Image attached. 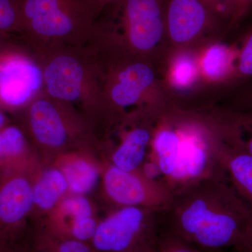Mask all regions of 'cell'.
Listing matches in <instances>:
<instances>
[{
	"label": "cell",
	"instance_id": "cell-13",
	"mask_svg": "<svg viewBox=\"0 0 252 252\" xmlns=\"http://www.w3.org/2000/svg\"><path fill=\"white\" fill-rule=\"evenodd\" d=\"M43 74L48 93L54 98L72 102L81 97L85 72L79 60L59 55L51 60Z\"/></svg>",
	"mask_w": 252,
	"mask_h": 252
},
{
	"label": "cell",
	"instance_id": "cell-15",
	"mask_svg": "<svg viewBox=\"0 0 252 252\" xmlns=\"http://www.w3.org/2000/svg\"><path fill=\"white\" fill-rule=\"evenodd\" d=\"M54 165L64 175L69 193L86 195L102 180V163L83 152H63L56 156Z\"/></svg>",
	"mask_w": 252,
	"mask_h": 252
},
{
	"label": "cell",
	"instance_id": "cell-27",
	"mask_svg": "<svg viewBox=\"0 0 252 252\" xmlns=\"http://www.w3.org/2000/svg\"><path fill=\"white\" fill-rule=\"evenodd\" d=\"M93 1L94 2L96 12L98 15L107 6L117 5L120 3L122 0H93Z\"/></svg>",
	"mask_w": 252,
	"mask_h": 252
},
{
	"label": "cell",
	"instance_id": "cell-3",
	"mask_svg": "<svg viewBox=\"0 0 252 252\" xmlns=\"http://www.w3.org/2000/svg\"><path fill=\"white\" fill-rule=\"evenodd\" d=\"M160 212L142 207L114 209L99 220L91 248L94 252H155Z\"/></svg>",
	"mask_w": 252,
	"mask_h": 252
},
{
	"label": "cell",
	"instance_id": "cell-30",
	"mask_svg": "<svg viewBox=\"0 0 252 252\" xmlns=\"http://www.w3.org/2000/svg\"><path fill=\"white\" fill-rule=\"evenodd\" d=\"M251 102H252V94H251Z\"/></svg>",
	"mask_w": 252,
	"mask_h": 252
},
{
	"label": "cell",
	"instance_id": "cell-29",
	"mask_svg": "<svg viewBox=\"0 0 252 252\" xmlns=\"http://www.w3.org/2000/svg\"><path fill=\"white\" fill-rule=\"evenodd\" d=\"M0 252H10L8 248L4 245V243L0 240Z\"/></svg>",
	"mask_w": 252,
	"mask_h": 252
},
{
	"label": "cell",
	"instance_id": "cell-2",
	"mask_svg": "<svg viewBox=\"0 0 252 252\" xmlns=\"http://www.w3.org/2000/svg\"><path fill=\"white\" fill-rule=\"evenodd\" d=\"M228 179H209L175 194L160 212L161 230L210 252L252 241V211Z\"/></svg>",
	"mask_w": 252,
	"mask_h": 252
},
{
	"label": "cell",
	"instance_id": "cell-16",
	"mask_svg": "<svg viewBox=\"0 0 252 252\" xmlns=\"http://www.w3.org/2000/svg\"><path fill=\"white\" fill-rule=\"evenodd\" d=\"M238 50L220 41L210 43L200 50L202 80L210 84L235 83Z\"/></svg>",
	"mask_w": 252,
	"mask_h": 252
},
{
	"label": "cell",
	"instance_id": "cell-22",
	"mask_svg": "<svg viewBox=\"0 0 252 252\" xmlns=\"http://www.w3.org/2000/svg\"><path fill=\"white\" fill-rule=\"evenodd\" d=\"M252 78V28L244 36L241 47L238 50L236 77L235 83Z\"/></svg>",
	"mask_w": 252,
	"mask_h": 252
},
{
	"label": "cell",
	"instance_id": "cell-18",
	"mask_svg": "<svg viewBox=\"0 0 252 252\" xmlns=\"http://www.w3.org/2000/svg\"><path fill=\"white\" fill-rule=\"evenodd\" d=\"M38 166L22 130L7 125L0 130V174Z\"/></svg>",
	"mask_w": 252,
	"mask_h": 252
},
{
	"label": "cell",
	"instance_id": "cell-9",
	"mask_svg": "<svg viewBox=\"0 0 252 252\" xmlns=\"http://www.w3.org/2000/svg\"><path fill=\"white\" fill-rule=\"evenodd\" d=\"M44 74L36 64L21 55L0 57V104L9 109L26 105L39 91Z\"/></svg>",
	"mask_w": 252,
	"mask_h": 252
},
{
	"label": "cell",
	"instance_id": "cell-12",
	"mask_svg": "<svg viewBox=\"0 0 252 252\" xmlns=\"http://www.w3.org/2000/svg\"><path fill=\"white\" fill-rule=\"evenodd\" d=\"M28 126L33 138L46 150L63 153L72 137V131L59 108L46 99H39L30 107Z\"/></svg>",
	"mask_w": 252,
	"mask_h": 252
},
{
	"label": "cell",
	"instance_id": "cell-31",
	"mask_svg": "<svg viewBox=\"0 0 252 252\" xmlns=\"http://www.w3.org/2000/svg\"><path fill=\"white\" fill-rule=\"evenodd\" d=\"M235 251H236V252H239V251H237V250H235Z\"/></svg>",
	"mask_w": 252,
	"mask_h": 252
},
{
	"label": "cell",
	"instance_id": "cell-25",
	"mask_svg": "<svg viewBox=\"0 0 252 252\" xmlns=\"http://www.w3.org/2000/svg\"><path fill=\"white\" fill-rule=\"evenodd\" d=\"M251 5L252 0H235L234 11L230 19L228 29L233 27L241 20Z\"/></svg>",
	"mask_w": 252,
	"mask_h": 252
},
{
	"label": "cell",
	"instance_id": "cell-5",
	"mask_svg": "<svg viewBox=\"0 0 252 252\" xmlns=\"http://www.w3.org/2000/svg\"><path fill=\"white\" fill-rule=\"evenodd\" d=\"M115 6L120 9L124 37L132 54L150 61L167 54L165 0H122Z\"/></svg>",
	"mask_w": 252,
	"mask_h": 252
},
{
	"label": "cell",
	"instance_id": "cell-26",
	"mask_svg": "<svg viewBox=\"0 0 252 252\" xmlns=\"http://www.w3.org/2000/svg\"><path fill=\"white\" fill-rule=\"evenodd\" d=\"M242 129L248 132V138L243 137V145L245 150L252 156V114L244 115Z\"/></svg>",
	"mask_w": 252,
	"mask_h": 252
},
{
	"label": "cell",
	"instance_id": "cell-7",
	"mask_svg": "<svg viewBox=\"0 0 252 252\" xmlns=\"http://www.w3.org/2000/svg\"><path fill=\"white\" fill-rule=\"evenodd\" d=\"M219 18L203 0H165L168 51L198 48Z\"/></svg>",
	"mask_w": 252,
	"mask_h": 252
},
{
	"label": "cell",
	"instance_id": "cell-14",
	"mask_svg": "<svg viewBox=\"0 0 252 252\" xmlns=\"http://www.w3.org/2000/svg\"><path fill=\"white\" fill-rule=\"evenodd\" d=\"M156 117L157 113H149L143 124L126 132L107 159L112 165L125 171L140 170L148 157Z\"/></svg>",
	"mask_w": 252,
	"mask_h": 252
},
{
	"label": "cell",
	"instance_id": "cell-10",
	"mask_svg": "<svg viewBox=\"0 0 252 252\" xmlns=\"http://www.w3.org/2000/svg\"><path fill=\"white\" fill-rule=\"evenodd\" d=\"M109 90V98L116 109L135 105L147 99L157 108H163L147 94L159 91L157 72L152 61L139 58L119 68Z\"/></svg>",
	"mask_w": 252,
	"mask_h": 252
},
{
	"label": "cell",
	"instance_id": "cell-4",
	"mask_svg": "<svg viewBox=\"0 0 252 252\" xmlns=\"http://www.w3.org/2000/svg\"><path fill=\"white\" fill-rule=\"evenodd\" d=\"M93 0H23L21 22L33 34L66 39L90 31L97 16Z\"/></svg>",
	"mask_w": 252,
	"mask_h": 252
},
{
	"label": "cell",
	"instance_id": "cell-24",
	"mask_svg": "<svg viewBox=\"0 0 252 252\" xmlns=\"http://www.w3.org/2000/svg\"><path fill=\"white\" fill-rule=\"evenodd\" d=\"M218 17L229 18L234 11L235 0H203Z\"/></svg>",
	"mask_w": 252,
	"mask_h": 252
},
{
	"label": "cell",
	"instance_id": "cell-6",
	"mask_svg": "<svg viewBox=\"0 0 252 252\" xmlns=\"http://www.w3.org/2000/svg\"><path fill=\"white\" fill-rule=\"evenodd\" d=\"M102 189L116 208L142 207L162 212L171 203L173 194L160 180H151L140 170L125 171L106 160L102 162Z\"/></svg>",
	"mask_w": 252,
	"mask_h": 252
},
{
	"label": "cell",
	"instance_id": "cell-17",
	"mask_svg": "<svg viewBox=\"0 0 252 252\" xmlns=\"http://www.w3.org/2000/svg\"><path fill=\"white\" fill-rule=\"evenodd\" d=\"M165 56V78L167 86L170 89L187 92L202 80L198 48L170 50Z\"/></svg>",
	"mask_w": 252,
	"mask_h": 252
},
{
	"label": "cell",
	"instance_id": "cell-11",
	"mask_svg": "<svg viewBox=\"0 0 252 252\" xmlns=\"http://www.w3.org/2000/svg\"><path fill=\"white\" fill-rule=\"evenodd\" d=\"M99 221L86 195L68 193L49 214L46 231L60 238L91 243Z\"/></svg>",
	"mask_w": 252,
	"mask_h": 252
},
{
	"label": "cell",
	"instance_id": "cell-23",
	"mask_svg": "<svg viewBox=\"0 0 252 252\" xmlns=\"http://www.w3.org/2000/svg\"><path fill=\"white\" fill-rule=\"evenodd\" d=\"M155 252H210L199 248L187 240L161 230Z\"/></svg>",
	"mask_w": 252,
	"mask_h": 252
},
{
	"label": "cell",
	"instance_id": "cell-21",
	"mask_svg": "<svg viewBox=\"0 0 252 252\" xmlns=\"http://www.w3.org/2000/svg\"><path fill=\"white\" fill-rule=\"evenodd\" d=\"M34 252H94L89 243L63 238L48 233L41 238Z\"/></svg>",
	"mask_w": 252,
	"mask_h": 252
},
{
	"label": "cell",
	"instance_id": "cell-19",
	"mask_svg": "<svg viewBox=\"0 0 252 252\" xmlns=\"http://www.w3.org/2000/svg\"><path fill=\"white\" fill-rule=\"evenodd\" d=\"M225 165L231 185L252 211V156L244 148L243 137L227 149Z\"/></svg>",
	"mask_w": 252,
	"mask_h": 252
},
{
	"label": "cell",
	"instance_id": "cell-20",
	"mask_svg": "<svg viewBox=\"0 0 252 252\" xmlns=\"http://www.w3.org/2000/svg\"><path fill=\"white\" fill-rule=\"evenodd\" d=\"M68 193L65 178L54 164L37 169L33 182L34 209L49 214Z\"/></svg>",
	"mask_w": 252,
	"mask_h": 252
},
{
	"label": "cell",
	"instance_id": "cell-1",
	"mask_svg": "<svg viewBox=\"0 0 252 252\" xmlns=\"http://www.w3.org/2000/svg\"><path fill=\"white\" fill-rule=\"evenodd\" d=\"M242 135L239 114L204 115L167 107L156 119L147 159L173 195L202 181L228 179L225 154Z\"/></svg>",
	"mask_w": 252,
	"mask_h": 252
},
{
	"label": "cell",
	"instance_id": "cell-8",
	"mask_svg": "<svg viewBox=\"0 0 252 252\" xmlns=\"http://www.w3.org/2000/svg\"><path fill=\"white\" fill-rule=\"evenodd\" d=\"M38 168L0 174V240L9 250L34 210L33 182Z\"/></svg>",
	"mask_w": 252,
	"mask_h": 252
},
{
	"label": "cell",
	"instance_id": "cell-28",
	"mask_svg": "<svg viewBox=\"0 0 252 252\" xmlns=\"http://www.w3.org/2000/svg\"><path fill=\"white\" fill-rule=\"evenodd\" d=\"M8 119L2 111L0 110V130L7 126Z\"/></svg>",
	"mask_w": 252,
	"mask_h": 252
}]
</instances>
